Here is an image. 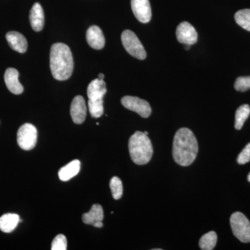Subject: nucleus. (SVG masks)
<instances>
[{
    "label": "nucleus",
    "instance_id": "1",
    "mask_svg": "<svg viewBox=\"0 0 250 250\" xmlns=\"http://www.w3.org/2000/svg\"><path fill=\"white\" fill-rule=\"evenodd\" d=\"M198 143L191 130L181 128L174 135L172 156L179 166L191 165L198 153Z\"/></svg>",
    "mask_w": 250,
    "mask_h": 250
},
{
    "label": "nucleus",
    "instance_id": "2",
    "mask_svg": "<svg viewBox=\"0 0 250 250\" xmlns=\"http://www.w3.org/2000/svg\"><path fill=\"white\" fill-rule=\"evenodd\" d=\"M50 68L55 80L65 81L71 77L74 62L68 46L61 42L52 45L50 50Z\"/></svg>",
    "mask_w": 250,
    "mask_h": 250
},
{
    "label": "nucleus",
    "instance_id": "3",
    "mask_svg": "<svg viewBox=\"0 0 250 250\" xmlns=\"http://www.w3.org/2000/svg\"><path fill=\"white\" fill-rule=\"evenodd\" d=\"M129 151L131 160L137 165H145L152 159L153 147L150 140L141 131H136L130 137Z\"/></svg>",
    "mask_w": 250,
    "mask_h": 250
},
{
    "label": "nucleus",
    "instance_id": "4",
    "mask_svg": "<svg viewBox=\"0 0 250 250\" xmlns=\"http://www.w3.org/2000/svg\"><path fill=\"white\" fill-rule=\"evenodd\" d=\"M106 83L104 80L95 79L92 81L87 88L88 97V108L94 118H98L104 113L103 98L106 93Z\"/></svg>",
    "mask_w": 250,
    "mask_h": 250
},
{
    "label": "nucleus",
    "instance_id": "5",
    "mask_svg": "<svg viewBox=\"0 0 250 250\" xmlns=\"http://www.w3.org/2000/svg\"><path fill=\"white\" fill-rule=\"evenodd\" d=\"M233 235L242 243H250V222L241 212H235L230 218Z\"/></svg>",
    "mask_w": 250,
    "mask_h": 250
},
{
    "label": "nucleus",
    "instance_id": "6",
    "mask_svg": "<svg viewBox=\"0 0 250 250\" xmlns=\"http://www.w3.org/2000/svg\"><path fill=\"white\" fill-rule=\"evenodd\" d=\"M122 43L126 52L135 58L139 60H144L147 57L146 50L133 31L126 29L123 31L121 35Z\"/></svg>",
    "mask_w": 250,
    "mask_h": 250
},
{
    "label": "nucleus",
    "instance_id": "7",
    "mask_svg": "<svg viewBox=\"0 0 250 250\" xmlns=\"http://www.w3.org/2000/svg\"><path fill=\"white\" fill-rule=\"evenodd\" d=\"M37 129L34 125L25 123L19 128L17 134L18 146L24 150L29 151L35 147L37 143Z\"/></svg>",
    "mask_w": 250,
    "mask_h": 250
},
{
    "label": "nucleus",
    "instance_id": "8",
    "mask_svg": "<svg viewBox=\"0 0 250 250\" xmlns=\"http://www.w3.org/2000/svg\"><path fill=\"white\" fill-rule=\"evenodd\" d=\"M122 104L130 111L136 112L142 118H147L152 113L150 105L146 100L134 96H125L122 98Z\"/></svg>",
    "mask_w": 250,
    "mask_h": 250
},
{
    "label": "nucleus",
    "instance_id": "9",
    "mask_svg": "<svg viewBox=\"0 0 250 250\" xmlns=\"http://www.w3.org/2000/svg\"><path fill=\"white\" fill-rule=\"evenodd\" d=\"M177 41L185 45H194L197 41V33L195 27L188 22L179 24L176 31Z\"/></svg>",
    "mask_w": 250,
    "mask_h": 250
},
{
    "label": "nucleus",
    "instance_id": "10",
    "mask_svg": "<svg viewBox=\"0 0 250 250\" xmlns=\"http://www.w3.org/2000/svg\"><path fill=\"white\" fill-rule=\"evenodd\" d=\"M131 9L135 17L142 23H147L152 18V9L149 0H131Z\"/></svg>",
    "mask_w": 250,
    "mask_h": 250
},
{
    "label": "nucleus",
    "instance_id": "11",
    "mask_svg": "<svg viewBox=\"0 0 250 250\" xmlns=\"http://www.w3.org/2000/svg\"><path fill=\"white\" fill-rule=\"evenodd\" d=\"M87 108L85 100L81 95H77L70 105V116L75 124L81 125L85 121Z\"/></svg>",
    "mask_w": 250,
    "mask_h": 250
},
{
    "label": "nucleus",
    "instance_id": "12",
    "mask_svg": "<svg viewBox=\"0 0 250 250\" xmlns=\"http://www.w3.org/2000/svg\"><path fill=\"white\" fill-rule=\"evenodd\" d=\"M19 72L16 69L9 67L6 69L4 74V82L6 87L11 93L20 95L23 93V86L18 80Z\"/></svg>",
    "mask_w": 250,
    "mask_h": 250
},
{
    "label": "nucleus",
    "instance_id": "13",
    "mask_svg": "<svg viewBox=\"0 0 250 250\" xmlns=\"http://www.w3.org/2000/svg\"><path fill=\"white\" fill-rule=\"evenodd\" d=\"M88 45L95 49H102L105 45V38L102 29L96 25L91 26L86 31Z\"/></svg>",
    "mask_w": 250,
    "mask_h": 250
},
{
    "label": "nucleus",
    "instance_id": "14",
    "mask_svg": "<svg viewBox=\"0 0 250 250\" xmlns=\"http://www.w3.org/2000/svg\"><path fill=\"white\" fill-rule=\"evenodd\" d=\"M6 39L10 47L16 52L24 53L27 51V39L21 33L17 31H9L6 34Z\"/></svg>",
    "mask_w": 250,
    "mask_h": 250
},
{
    "label": "nucleus",
    "instance_id": "15",
    "mask_svg": "<svg viewBox=\"0 0 250 250\" xmlns=\"http://www.w3.org/2000/svg\"><path fill=\"white\" fill-rule=\"evenodd\" d=\"M29 21L34 31L39 32L42 30L45 23V16L42 6L39 3L36 2L33 5L29 13Z\"/></svg>",
    "mask_w": 250,
    "mask_h": 250
},
{
    "label": "nucleus",
    "instance_id": "16",
    "mask_svg": "<svg viewBox=\"0 0 250 250\" xmlns=\"http://www.w3.org/2000/svg\"><path fill=\"white\" fill-rule=\"evenodd\" d=\"M81 163L79 160H74L67 165L62 167L59 171V177L62 182L70 180L79 173L80 170Z\"/></svg>",
    "mask_w": 250,
    "mask_h": 250
},
{
    "label": "nucleus",
    "instance_id": "17",
    "mask_svg": "<svg viewBox=\"0 0 250 250\" xmlns=\"http://www.w3.org/2000/svg\"><path fill=\"white\" fill-rule=\"evenodd\" d=\"M19 223V215L15 213H6L0 217V229L4 233L12 232Z\"/></svg>",
    "mask_w": 250,
    "mask_h": 250
},
{
    "label": "nucleus",
    "instance_id": "18",
    "mask_svg": "<svg viewBox=\"0 0 250 250\" xmlns=\"http://www.w3.org/2000/svg\"><path fill=\"white\" fill-rule=\"evenodd\" d=\"M104 219V211L103 207L96 204L92 206L88 213H83L82 215V220L86 225H92L99 221H103Z\"/></svg>",
    "mask_w": 250,
    "mask_h": 250
},
{
    "label": "nucleus",
    "instance_id": "19",
    "mask_svg": "<svg viewBox=\"0 0 250 250\" xmlns=\"http://www.w3.org/2000/svg\"><path fill=\"white\" fill-rule=\"evenodd\" d=\"M250 114V107L248 104H243L237 108L235 115V128L240 130L243 127L245 122L248 119Z\"/></svg>",
    "mask_w": 250,
    "mask_h": 250
},
{
    "label": "nucleus",
    "instance_id": "20",
    "mask_svg": "<svg viewBox=\"0 0 250 250\" xmlns=\"http://www.w3.org/2000/svg\"><path fill=\"white\" fill-rule=\"evenodd\" d=\"M217 240H218V236L216 233L213 231H209L203 235L200 238L199 246L202 250H213L216 246Z\"/></svg>",
    "mask_w": 250,
    "mask_h": 250
},
{
    "label": "nucleus",
    "instance_id": "21",
    "mask_svg": "<svg viewBox=\"0 0 250 250\" xmlns=\"http://www.w3.org/2000/svg\"><path fill=\"white\" fill-rule=\"evenodd\" d=\"M235 21L242 28L250 31V9H243L237 11L235 14Z\"/></svg>",
    "mask_w": 250,
    "mask_h": 250
},
{
    "label": "nucleus",
    "instance_id": "22",
    "mask_svg": "<svg viewBox=\"0 0 250 250\" xmlns=\"http://www.w3.org/2000/svg\"><path fill=\"white\" fill-rule=\"evenodd\" d=\"M110 188H111L113 199H115V200H120L123 196V183H122V181L119 177H112L111 181H110Z\"/></svg>",
    "mask_w": 250,
    "mask_h": 250
},
{
    "label": "nucleus",
    "instance_id": "23",
    "mask_svg": "<svg viewBox=\"0 0 250 250\" xmlns=\"http://www.w3.org/2000/svg\"><path fill=\"white\" fill-rule=\"evenodd\" d=\"M234 88L240 92H246L250 89V76L238 77L235 82Z\"/></svg>",
    "mask_w": 250,
    "mask_h": 250
},
{
    "label": "nucleus",
    "instance_id": "24",
    "mask_svg": "<svg viewBox=\"0 0 250 250\" xmlns=\"http://www.w3.org/2000/svg\"><path fill=\"white\" fill-rule=\"evenodd\" d=\"M52 250H66L67 239L66 237L62 234L57 235L54 238L51 246Z\"/></svg>",
    "mask_w": 250,
    "mask_h": 250
},
{
    "label": "nucleus",
    "instance_id": "25",
    "mask_svg": "<svg viewBox=\"0 0 250 250\" xmlns=\"http://www.w3.org/2000/svg\"><path fill=\"white\" fill-rule=\"evenodd\" d=\"M250 161V143L245 147L244 149L240 153L237 158V162L238 164L243 165Z\"/></svg>",
    "mask_w": 250,
    "mask_h": 250
},
{
    "label": "nucleus",
    "instance_id": "26",
    "mask_svg": "<svg viewBox=\"0 0 250 250\" xmlns=\"http://www.w3.org/2000/svg\"><path fill=\"white\" fill-rule=\"evenodd\" d=\"M93 226H94V227H95V228H102L103 227V221L97 222V223H95V224H94Z\"/></svg>",
    "mask_w": 250,
    "mask_h": 250
},
{
    "label": "nucleus",
    "instance_id": "27",
    "mask_svg": "<svg viewBox=\"0 0 250 250\" xmlns=\"http://www.w3.org/2000/svg\"><path fill=\"white\" fill-rule=\"evenodd\" d=\"M98 78L100 79V80H104V74L103 73L99 74Z\"/></svg>",
    "mask_w": 250,
    "mask_h": 250
},
{
    "label": "nucleus",
    "instance_id": "28",
    "mask_svg": "<svg viewBox=\"0 0 250 250\" xmlns=\"http://www.w3.org/2000/svg\"><path fill=\"white\" fill-rule=\"evenodd\" d=\"M248 182H250V172L249 174H248Z\"/></svg>",
    "mask_w": 250,
    "mask_h": 250
},
{
    "label": "nucleus",
    "instance_id": "29",
    "mask_svg": "<svg viewBox=\"0 0 250 250\" xmlns=\"http://www.w3.org/2000/svg\"><path fill=\"white\" fill-rule=\"evenodd\" d=\"M144 134H146V135H148L147 131H145Z\"/></svg>",
    "mask_w": 250,
    "mask_h": 250
},
{
    "label": "nucleus",
    "instance_id": "30",
    "mask_svg": "<svg viewBox=\"0 0 250 250\" xmlns=\"http://www.w3.org/2000/svg\"><path fill=\"white\" fill-rule=\"evenodd\" d=\"M153 250H162L161 249H153Z\"/></svg>",
    "mask_w": 250,
    "mask_h": 250
}]
</instances>
